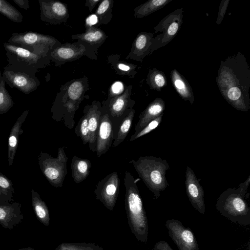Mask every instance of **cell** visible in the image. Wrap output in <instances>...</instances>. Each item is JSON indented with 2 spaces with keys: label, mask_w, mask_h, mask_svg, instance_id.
I'll list each match as a JSON object with an SVG mask.
<instances>
[{
  "label": "cell",
  "mask_w": 250,
  "mask_h": 250,
  "mask_svg": "<svg viewBox=\"0 0 250 250\" xmlns=\"http://www.w3.org/2000/svg\"><path fill=\"white\" fill-rule=\"evenodd\" d=\"M216 82L222 96L233 108L248 112L250 109V68L242 52L221 62Z\"/></svg>",
  "instance_id": "1"
},
{
  "label": "cell",
  "mask_w": 250,
  "mask_h": 250,
  "mask_svg": "<svg viewBox=\"0 0 250 250\" xmlns=\"http://www.w3.org/2000/svg\"><path fill=\"white\" fill-rule=\"evenodd\" d=\"M250 183V176L237 188H229L218 198L216 208L224 216L233 223L250 224V208L245 199Z\"/></svg>",
  "instance_id": "2"
},
{
  "label": "cell",
  "mask_w": 250,
  "mask_h": 250,
  "mask_svg": "<svg viewBox=\"0 0 250 250\" xmlns=\"http://www.w3.org/2000/svg\"><path fill=\"white\" fill-rule=\"evenodd\" d=\"M131 164L146 186L157 199L169 184L166 179V171L169 166L165 159L152 156H141L132 159Z\"/></svg>",
  "instance_id": "3"
},
{
  "label": "cell",
  "mask_w": 250,
  "mask_h": 250,
  "mask_svg": "<svg viewBox=\"0 0 250 250\" xmlns=\"http://www.w3.org/2000/svg\"><path fill=\"white\" fill-rule=\"evenodd\" d=\"M3 45L8 62L7 66L14 70L35 75L49 62V56L38 54L8 42H4Z\"/></svg>",
  "instance_id": "4"
},
{
  "label": "cell",
  "mask_w": 250,
  "mask_h": 250,
  "mask_svg": "<svg viewBox=\"0 0 250 250\" xmlns=\"http://www.w3.org/2000/svg\"><path fill=\"white\" fill-rule=\"evenodd\" d=\"M124 185L125 188L126 203L134 218L135 228L142 239L146 240L148 231L147 219L136 180L128 171H125V173Z\"/></svg>",
  "instance_id": "5"
},
{
  "label": "cell",
  "mask_w": 250,
  "mask_h": 250,
  "mask_svg": "<svg viewBox=\"0 0 250 250\" xmlns=\"http://www.w3.org/2000/svg\"><path fill=\"white\" fill-rule=\"evenodd\" d=\"M8 42L44 56H49L50 51L60 45L55 38L32 31L13 33Z\"/></svg>",
  "instance_id": "6"
},
{
  "label": "cell",
  "mask_w": 250,
  "mask_h": 250,
  "mask_svg": "<svg viewBox=\"0 0 250 250\" xmlns=\"http://www.w3.org/2000/svg\"><path fill=\"white\" fill-rule=\"evenodd\" d=\"M64 147H59L57 158L41 152L38 157L40 168L48 181L55 188L62 187L67 174L68 157Z\"/></svg>",
  "instance_id": "7"
},
{
  "label": "cell",
  "mask_w": 250,
  "mask_h": 250,
  "mask_svg": "<svg viewBox=\"0 0 250 250\" xmlns=\"http://www.w3.org/2000/svg\"><path fill=\"white\" fill-rule=\"evenodd\" d=\"M183 8L177 9L165 17L154 27L155 34L161 33L153 38L149 55L166 46L177 35L183 22Z\"/></svg>",
  "instance_id": "8"
},
{
  "label": "cell",
  "mask_w": 250,
  "mask_h": 250,
  "mask_svg": "<svg viewBox=\"0 0 250 250\" xmlns=\"http://www.w3.org/2000/svg\"><path fill=\"white\" fill-rule=\"evenodd\" d=\"M131 88V86H129L122 94L108 100L105 106L112 123L114 137L119 125L132 109L134 104V102L130 99Z\"/></svg>",
  "instance_id": "9"
},
{
  "label": "cell",
  "mask_w": 250,
  "mask_h": 250,
  "mask_svg": "<svg viewBox=\"0 0 250 250\" xmlns=\"http://www.w3.org/2000/svg\"><path fill=\"white\" fill-rule=\"evenodd\" d=\"M165 226L169 236L176 245L179 250H199V245L192 231L183 225L179 220L168 219Z\"/></svg>",
  "instance_id": "10"
},
{
  "label": "cell",
  "mask_w": 250,
  "mask_h": 250,
  "mask_svg": "<svg viewBox=\"0 0 250 250\" xmlns=\"http://www.w3.org/2000/svg\"><path fill=\"white\" fill-rule=\"evenodd\" d=\"M3 80L11 88H16L25 94L35 91L40 84L35 75L14 70L8 66L3 67Z\"/></svg>",
  "instance_id": "11"
},
{
  "label": "cell",
  "mask_w": 250,
  "mask_h": 250,
  "mask_svg": "<svg viewBox=\"0 0 250 250\" xmlns=\"http://www.w3.org/2000/svg\"><path fill=\"white\" fill-rule=\"evenodd\" d=\"M114 139L113 125L105 107H102L98 128L95 152L97 157H101L108 151Z\"/></svg>",
  "instance_id": "12"
},
{
  "label": "cell",
  "mask_w": 250,
  "mask_h": 250,
  "mask_svg": "<svg viewBox=\"0 0 250 250\" xmlns=\"http://www.w3.org/2000/svg\"><path fill=\"white\" fill-rule=\"evenodd\" d=\"M186 194L194 208L202 214H205V205L204 189L192 169L187 166L185 173Z\"/></svg>",
  "instance_id": "13"
},
{
  "label": "cell",
  "mask_w": 250,
  "mask_h": 250,
  "mask_svg": "<svg viewBox=\"0 0 250 250\" xmlns=\"http://www.w3.org/2000/svg\"><path fill=\"white\" fill-rule=\"evenodd\" d=\"M40 18L51 24H60L69 17L66 5L58 0H39Z\"/></svg>",
  "instance_id": "14"
},
{
  "label": "cell",
  "mask_w": 250,
  "mask_h": 250,
  "mask_svg": "<svg viewBox=\"0 0 250 250\" xmlns=\"http://www.w3.org/2000/svg\"><path fill=\"white\" fill-rule=\"evenodd\" d=\"M120 178L117 172H113L100 181L94 193L107 204L113 203L119 192Z\"/></svg>",
  "instance_id": "15"
},
{
  "label": "cell",
  "mask_w": 250,
  "mask_h": 250,
  "mask_svg": "<svg viewBox=\"0 0 250 250\" xmlns=\"http://www.w3.org/2000/svg\"><path fill=\"white\" fill-rule=\"evenodd\" d=\"M85 50L83 46H76L66 44L59 46L49 52V59L55 63L56 65L62 62L72 61L79 58Z\"/></svg>",
  "instance_id": "16"
},
{
  "label": "cell",
  "mask_w": 250,
  "mask_h": 250,
  "mask_svg": "<svg viewBox=\"0 0 250 250\" xmlns=\"http://www.w3.org/2000/svg\"><path fill=\"white\" fill-rule=\"evenodd\" d=\"M23 220V215L21 211V204L20 203L0 204V224L3 228L12 230Z\"/></svg>",
  "instance_id": "17"
},
{
  "label": "cell",
  "mask_w": 250,
  "mask_h": 250,
  "mask_svg": "<svg viewBox=\"0 0 250 250\" xmlns=\"http://www.w3.org/2000/svg\"><path fill=\"white\" fill-rule=\"evenodd\" d=\"M84 111L88 117L89 131V146L90 149L95 152L96 142L102 107L98 102L94 101L91 105L85 107Z\"/></svg>",
  "instance_id": "18"
},
{
  "label": "cell",
  "mask_w": 250,
  "mask_h": 250,
  "mask_svg": "<svg viewBox=\"0 0 250 250\" xmlns=\"http://www.w3.org/2000/svg\"><path fill=\"white\" fill-rule=\"evenodd\" d=\"M153 37L154 34L151 33H140L134 41L128 57L142 62L146 56L150 54Z\"/></svg>",
  "instance_id": "19"
},
{
  "label": "cell",
  "mask_w": 250,
  "mask_h": 250,
  "mask_svg": "<svg viewBox=\"0 0 250 250\" xmlns=\"http://www.w3.org/2000/svg\"><path fill=\"white\" fill-rule=\"evenodd\" d=\"M165 107V101L160 98H157L151 102L140 114L134 134H137L150 122L164 113Z\"/></svg>",
  "instance_id": "20"
},
{
  "label": "cell",
  "mask_w": 250,
  "mask_h": 250,
  "mask_svg": "<svg viewBox=\"0 0 250 250\" xmlns=\"http://www.w3.org/2000/svg\"><path fill=\"white\" fill-rule=\"evenodd\" d=\"M28 113V110L24 111L17 119L11 130L8 143V162L9 167L13 165L18 146L19 137L23 132L21 125L27 117Z\"/></svg>",
  "instance_id": "21"
},
{
  "label": "cell",
  "mask_w": 250,
  "mask_h": 250,
  "mask_svg": "<svg viewBox=\"0 0 250 250\" xmlns=\"http://www.w3.org/2000/svg\"><path fill=\"white\" fill-rule=\"evenodd\" d=\"M170 79L174 88L181 98L192 104L194 102V94L186 79L177 69H174L170 72Z\"/></svg>",
  "instance_id": "22"
},
{
  "label": "cell",
  "mask_w": 250,
  "mask_h": 250,
  "mask_svg": "<svg viewBox=\"0 0 250 250\" xmlns=\"http://www.w3.org/2000/svg\"><path fill=\"white\" fill-rule=\"evenodd\" d=\"M70 167L73 180L76 184H79L89 175L92 164L89 160L75 155L72 158Z\"/></svg>",
  "instance_id": "23"
},
{
  "label": "cell",
  "mask_w": 250,
  "mask_h": 250,
  "mask_svg": "<svg viewBox=\"0 0 250 250\" xmlns=\"http://www.w3.org/2000/svg\"><path fill=\"white\" fill-rule=\"evenodd\" d=\"M172 0H149L134 9V17L141 18L162 8Z\"/></svg>",
  "instance_id": "24"
},
{
  "label": "cell",
  "mask_w": 250,
  "mask_h": 250,
  "mask_svg": "<svg viewBox=\"0 0 250 250\" xmlns=\"http://www.w3.org/2000/svg\"><path fill=\"white\" fill-rule=\"evenodd\" d=\"M106 37L103 31L93 26L86 29V31L83 33L72 36L73 39H77L91 45L103 43Z\"/></svg>",
  "instance_id": "25"
},
{
  "label": "cell",
  "mask_w": 250,
  "mask_h": 250,
  "mask_svg": "<svg viewBox=\"0 0 250 250\" xmlns=\"http://www.w3.org/2000/svg\"><path fill=\"white\" fill-rule=\"evenodd\" d=\"M134 115L135 110L132 109L122 121L115 134L112 146H117L125 140L131 128Z\"/></svg>",
  "instance_id": "26"
},
{
  "label": "cell",
  "mask_w": 250,
  "mask_h": 250,
  "mask_svg": "<svg viewBox=\"0 0 250 250\" xmlns=\"http://www.w3.org/2000/svg\"><path fill=\"white\" fill-rule=\"evenodd\" d=\"M31 203L35 215L38 220L44 225L49 222V214L45 203L41 199L39 193L31 190Z\"/></svg>",
  "instance_id": "27"
},
{
  "label": "cell",
  "mask_w": 250,
  "mask_h": 250,
  "mask_svg": "<svg viewBox=\"0 0 250 250\" xmlns=\"http://www.w3.org/2000/svg\"><path fill=\"white\" fill-rule=\"evenodd\" d=\"M14 193L11 181L0 172V204L8 205L12 203Z\"/></svg>",
  "instance_id": "28"
},
{
  "label": "cell",
  "mask_w": 250,
  "mask_h": 250,
  "mask_svg": "<svg viewBox=\"0 0 250 250\" xmlns=\"http://www.w3.org/2000/svg\"><path fill=\"white\" fill-rule=\"evenodd\" d=\"M146 83L152 90L161 91L167 85V80L165 74L156 68L149 70L146 79Z\"/></svg>",
  "instance_id": "29"
},
{
  "label": "cell",
  "mask_w": 250,
  "mask_h": 250,
  "mask_svg": "<svg viewBox=\"0 0 250 250\" xmlns=\"http://www.w3.org/2000/svg\"><path fill=\"white\" fill-rule=\"evenodd\" d=\"M84 90L85 86L83 81L78 79L74 81L67 89V95L70 100V102L67 103L79 107V104L83 99Z\"/></svg>",
  "instance_id": "30"
},
{
  "label": "cell",
  "mask_w": 250,
  "mask_h": 250,
  "mask_svg": "<svg viewBox=\"0 0 250 250\" xmlns=\"http://www.w3.org/2000/svg\"><path fill=\"white\" fill-rule=\"evenodd\" d=\"M5 83L0 71V114L7 112L14 104L11 96L5 88Z\"/></svg>",
  "instance_id": "31"
},
{
  "label": "cell",
  "mask_w": 250,
  "mask_h": 250,
  "mask_svg": "<svg viewBox=\"0 0 250 250\" xmlns=\"http://www.w3.org/2000/svg\"><path fill=\"white\" fill-rule=\"evenodd\" d=\"M0 13L11 21L21 23L23 15L14 6L5 0H0Z\"/></svg>",
  "instance_id": "32"
},
{
  "label": "cell",
  "mask_w": 250,
  "mask_h": 250,
  "mask_svg": "<svg viewBox=\"0 0 250 250\" xmlns=\"http://www.w3.org/2000/svg\"><path fill=\"white\" fill-rule=\"evenodd\" d=\"M83 113V115L79 120L75 128V132L76 135L81 138L83 144L85 145L89 143V131L87 115L84 111Z\"/></svg>",
  "instance_id": "33"
},
{
  "label": "cell",
  "mask_w": 250,
  "mask_h": 250,
  "mask_svg": "<svg viewBox=\"0 0 250 250\" xmlns=\"http://www.w3.org/2000/svg\"><path fill=\"white\" fill-rule=\"evenodd\" d=\"M113 0H104L101 1L99 4L97 10L96 15L100 20V23L103 24H107L109 22L107 19V15L112 17L111 14L112 7L113 6Z\"/></svg>",
  "instance_id": "34"
},
{
  "label": "cell",
  "mask_w": 250,
  "mask_h": 250,
  "mask_svg": "<svg viewBox=\"0 0 250 250\" xmlns=\"http://www.w3.org/2000/svg\"><path fill=\"white\" fill-rule=\"evenodd\" d=\"M164 113L162 114L160 116L153 120L147 124L143 129L136 134H133L131 136L129 139V141H132L136 140L153 130L156 128L160 124Z\"/></svg>",
  "instance_id": "35"
},
{
  "label": "cell",
  "mask_w": 250,
  "mask_h": 250,
  "mask_svg": "<svg viewBox=\"0 0 250 250\" xmlns=\"http://www.w3.org/2000/svg\"><path fill=\"white\" fill-rule=\"evenodd\" d=\"M136 67V65L122 62L117 63L115 66V69L119 71L120 74L130 76L134 75L137 73V72L135 70Z\"/></svg>",
  "instance_id": "36"
},
{
  "label": "cell",
  "mask_w": 250,
  "mask_h": 250,
  "mask_svg": "<svg viewBox=\"0 0 250 250\" xmlns=\"http://www.w3.org/2000/svg\"><path fill=\"white\" fill-rule=\"evenodd\" d=\"M124 89V86L122 82L120 81L114 82L110 87L108 100L114 97L122 94L123 93Z\"/></svg>",
  "instance_id": "37"
},
{
  "label": "cell",
  "mask_w": 250,
  "mask_h": 250,
  "mask_svg": "<svg viewBox=\"0 0 250 250\" xmlns=\"http://www.w3.org/2000/svg\"><path fill=\"white\" fill-rule=\"evenodd\" d=\"M229 0H222L219 8V11H218V14L216 20V23L217 24L219 25L220 24L222 20H223V18L225 16V15L226 14L228 6L229 5Z\"/></svg>",
  "instance_id": "38"
},
{
  "label": "cell",
  "mask_w": 250,
  "mask_h": 250,
  "mask_svg": "<svg viewBox=\"0 0 250 250\" xmlns=\"http://www.w3.org/2000/svg\"><path fill=\"white\" fill-rule=\"evenodd\" d=\"M98 18L96 14H92L89 16L85 20V26L87 29L98 23Z\"/></svg>",
  "instance_id": "39"
},
{
  "label": "cell",
  "mask_w": 250,
  "mask_h": 250,
  "mask_svg": "<svg viewBox=\"0 0 250 250\" xmlns=\"http://www.w3.org/2000/svg\"><path fill=\"white\" fill-rule=\"evenodd\" d=\"M152 250H173L166 241L161 240L156 243Z\"/></svg>",
  "instance_id": "40"
},
{
  "label": "cell",
  "mask_w": 250,
  "mask_h": 250,
  "mask_svg": "<svg viewBox=\"0 0 250 250\" xmlns=\"http://www.w3.org/2000/svg\"><path fill=\"white\" fill-rule=\"evenodd\" d=\"M13 1L22 9L27 10L29 8V3L28 0H13Z\"/></svg>",
  "instance_id": "41"
},
{
  "label": "cell",
  "mask_w": 250,
  "mask_h": 250,
  "mask_svg": "<svg viewBox=\"0 0 250 250\" xmlns=\"http://www.w3.org/2000/svg\"><path fill=\"white\" fill-rule=\"evenodd\" d=\"M100 0H86L85 5L87 6L89 11L91 12Z\"/></svg>",
  "instance_id": "42"
},
{
  "label": "cell",
  "mask_w": 250,
  "mask_h": 250,
  "mask_svg": "<svg viewBox=\"0 0 250 250\" xmlns=\"http://www.w3.org/2000/svg\"><path fill=\"white\" fill-rule=\"evenodd\" d=\"M17 250H35L34 249L31 247H28L25 248H22Z\"/></svg>",
  "instance_id": "43"
},
{
  "label": "cell",
  "mask_w": 250,
  "mask_h": 250,
  "mask_svg": "<svg viewBox=\"0 0 250 250\" xmlns=\"http://www.w3.org/2000/svg\"><path fill=\"white\" fill-rule=\"evenodd\" d=\"M248 250H250V249H249H249H248Z\"/></svg>",
  "instance_id": "44"
}]
</instances>
